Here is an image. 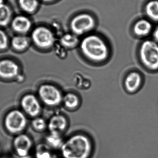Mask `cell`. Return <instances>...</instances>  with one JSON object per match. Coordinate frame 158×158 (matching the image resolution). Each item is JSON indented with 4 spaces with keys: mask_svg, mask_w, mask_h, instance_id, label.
<instances>
[{
    "mask_svg": "<svg viewBox=\"0 0 158 158\" xmlns=\"http://www.w3.org/2000/svg\"><path fill=\"white\" fill-rule=\"evenodd\" d=\"M93 148L92 140L88 136L77 134L64 141L60 150L63 158H90Z\"/></svg>",
    "mask_w": 158,
    "mask_h": 158,
    "instance_id": "obj_1",
    "label": "cell"
},
{
    "mask_svg": "<svg viewBox=\"0 0 158 158\" xmlns=\"http://www.w3.org/2000/svg\"><path fill=\"white\" fill-rule=\"evenodd\" d=\"M80 48L84 55L96 62L105 61L109 55L106 43L97 34H89L80 42Z\"/></svg>",
    "mask_w": 158,
    "mask_h": 158,
    "instance_id": "obj_2",
    "label": "cell"
},
{
    "mask_svg": "<svg viewBox=\"0 0 158 158\" xmlns=\"http://www.w3.org/2000/svg\"><path fill=\"white\" fill-rule=\"evenodd\" d=\"M97 25L96 19L88 12H81L72 17L69 22L71 32L80 37L88 35L95 29Z\"/></svg>",
    "mask_w": 158,
    "mask_h": 158,
    "instance_id": "obj_3",
    "label": "cell"
},
{
    "mask_svg": "<svg viewBox=\"0 0 158 158\" xmlns=\"http://www.w3.org/2000/svg\"><path fill=\"white\" fill-rule=\"evenodd\" d=\"M31 39L35 45L42 49H48L53 46L55 36L49 27L40 25L32 29Z\"/></svg>",
    "mask_w": 158,
    "mask_h": 158,
    "instance_id": "obj_4",
    "label": "cell"
},
{
    "mask_svg": "<svg viewBox=\"0 0 158 158\" xmlns=\"http://www.w3.org/2000/svg\"><path fill=\"white\" fill-rule=\"evenodd\" d=\"M140 55L143 64L151 69H158V44L155 42L147 40L140 48Z\"/></svg>",
    "mask_w": 158,
    "mask_h": 158,
    "instance_id": "obj_5",
    "label": "cell"
},
{
    "mask_svg": "<svg viewBox=\"0 0 158 158\" xmlns=\"http://www.w3.org/2000/svg\"><path fill=\"white\" fill-rule=\"evenodd\" d=\"M27 119L26 116L19 110L10 111L6 117L5 126L8 131L12 134H18L26 128Z\"/></svg>",
    "mask_w": 158,
    "mask_h": 158,
    "instance_id": "obj_6",
    "label": "cell"
},
{
    "mask_svg": "<svg viewBox=\"0 0 158 158\" xmlns=\"http://www.w3.org/2000/svg\"><path fill=\"white\" fill-rule=\"evenodd\" d=\"M39 94L43 103L50 106H58L63 99L60 90L52 85H41L39 89Z\"/></svg>",
    "mask_w": 158,
    "mask_h": 158,
    "instance_id": "obj_7",
    "label": "cell"
},
{
    "mask_svg": "<svg viewBox=\"0 0 158 158\" xmlns=\"http://www.w3.org/2000/svg\"><path fill=\"white\" fill-rule=\"evenodd\" d=\"M13 147L18 156L27 157L28 156L32 147L31 139L27 135H17L13 141Z\"/></svg>",
    "mask_w": 158,
    "mask_h": 158,
    "instance_id": "obj_8",
    "label": "cell"
},
{
    "mask_svg": "<svg viewBox=\"0 0 158 158\" xmlns=\"http://www.w3.org/2000/svg\"><path fill=\"white\" fill-rule=\"evenodd\" d=\"M10 26L15 32L24 35L32 29L33 23L27 15H19L13 17Z\"/></svg>",
    "mask_w": 158,
    "mask_h": 158,
    "instance_id": "obj_9",
    "label": "cell"
},
{
    "mask_svg": "<svg viewBox=\"0 0 158 158\" xmlns=\"http://www.w3.org/2000/svg\"><path fill=\"white\" fill-rule=\"evenodd\" d=\"M21 106L24 111L31 117H36L41 111V106L37 98L32 94L25 96L21 100Z\"/></svg>",
    "mask_w": 158,
    "mask_h": 158,
    "instance_id": "obj_10",
    "label": "cell"
},
{
    "mask_svg": "<svg viewBox=\"0 0 158 158\" xmlns=\"http://www.w3.org/2000/svg\"><path fill=\"white\" fill-rule=\"evenodd\" d=\"M67 124L66 119L64 116L56 115L50 119L47 127L50 133L62 135L66 130Z\"/></svg>",
    "mask_w": 158,
    "mask_h": 158,
    "instance_id": "obj_11",
    "label": "cell"
},
{
    "mask_svg": "<svg viewBox=\"0 0 158 158\" xmlns=\"http://www.w3.org/2000/svg\"><path fill=\"white\" fill-rule=\"evenodd\" d=\"M19 73V67L15 62L10 60L0 61V77L5 79L15 77Z\"/></svg>",
    "mask_w": 158,
    "mask_h": 158,
    "instance_id": "obj_12",
    "label": "cell"
},
{
    "mask_svg": "<svg viewBox=\"0 0 158 158\" xmlns=\"http://www.w3.org/2000/svg\"><path fill=\"white\" fill-rule=\"evenodd\" d=\"M17 3L26 15H32L38 12L41 2L40 0H17Z\"/></svg>",
    "mask_w": 158,
    "mask_h": 158,
    "instance_id": "obj_13",
    "label": "cell"
},
{
    "mask_svg": "<svg viewBox=\"0 0 158 158\" xmlns=\"http://www.w3.org/2000/svg\"><path fill=\"white\" fill-rule=\"evenodd\" d=\"M13 17V10L10 6L6 2L0 4V27L10 25Z\"/></svg>",
    "mask_w": 158,
    "mask_h": 158,
    "instance_id": "obj_14",
    "label": "cell"
},
{
    "mask_svg": "<svg viewBox=\"0 0 158 158\" xmlns=\"http://www.w3.org/2000/svg\"><path fill=\"white\" fill-rule=\"evenodd\" d=\"M152 29V25L149 20L142 19L138 20L133 27L134 33L137 36H145L148 35Z\"/></svg>",
    "mask_w": 158,
    "mask_h": 158,
    "instance_id": "obj_15",
    "label": "cell"
},
{
    "mask_svg": "<svg viewBox=\"0 0 158 158\" xmlns=\"http://www.w3.org/2000/svg\"><path fill=\"white\" fill-rule=\"evenodd\" d=\"M141 82V77L140 75L136 72H132L126 77L124 81V85L128 91L133 92L137 90Z\"/></svg>",
    "mask_w": 158,
    "mask_h": 158,
    "instance_id": "obj_16",
    "label": "cell"
},
{
    "mask_svg": "<svg viewBox=\"0 0 158 158\" xmlns=\"http://www.w3.org/2000/svg\"><path fill=\"white\" fill-rule=\"evenodd\" d=\"M54 150L47 145L45 143L39 144L35 149L36 158H55Z\"/></svg>",
    "mask_w": 158,
    "mask_h": 158,
    "instance_id": "obj_17",
    "label": "cell"
},
{
    "mask_svg": "<svg viewBox=\"0 0 158 158\" xmlns=\"http://www.w3.org/2000/svg\"><path fill=\"white\" fill-rule=\"evenodd\" d=\"M61 45L65 48H72L80 43L78 36L72 32L65 33L60 39Z\"/></svg>",
    "mask_w": 158,
    "mask_h": 158,
    "instance_id": "obj_18",
    "label": "cell"
},
{
    "mask_svg": "<svg viewBox=\"0 0 158 158\" xmlns=\"http://www.w3.org/2000/svg\"><path fill=\"white\" fill-rule=\"evenodd\" d=\"M64 142L62 135H59L50 133L45 138V143L54 150H60Z\"/></svg>",
    "mask_w": 158,
    "mask_h": 158,
    "instance_id": "obj_19",
    "label": "cell"
},
{
    "mask_svg": "<svg viewBox=\"0 0 158 158\" xmlns=\"http://www.w3.org/2000/svg\"><path fill=\"white\" fill-rule=\"evenodd\" d=\"M12 45L15 50L22 51L25 50L28 46L29 40L24 35H18L15 36L12 40Z\"/></svg>",
    "mask_w": 158,
    "mask_h": 158,
    "instance_id": "obj_20",
    "label": "cell"
},
{
    "mask_svg": "<svg viewBox=\"0 0 158 158\" xmlns=\"http://www.w3.org/2000/svg\"><path fill=\"white\" fill-rule=\"evenodd\" d=\"M147 15L154 21H158V0H151L145 7Z\"/></svg>",
    "mask_w": 158,
    "mask_h": 158,
    "instance_id": "obj_21",
    "label": "cell"
},
{
    "mask_svg": "<svg viewBox=\"0 0 158 158\" xmlns=\"http://www.w3.org/2000/svg\"><path fill=\"white\" fill-rule=\"evenodd\" d=\"M63 102L65 106L69 109H74L79 106L80 101L77 95L69 93L63 98Z\"/></svg>",
    "mask_w": 158,
    "mask_h": 158,
    "instance_id": "obj_22",
    "label": "cell"
},
{
    "mask_svg": "<svg viewBox=\"0 0 158 158\" xmlns=\"http://www.w3.org/2000/svg\"><path fill=\"white\" fill-rule=\"evenodd\" d=\"M47 125L45 121L40 118H36L32 122L33 128L37 131H43L46 129Z\"/></svg>",
    "mask_w": 158,
    "mask_h": 158,
    "instance_id": "obj_23",
    "label": "cell"
},
{
    "mask_svg": "<svg viewBox=\"0 0 158 158\" xmlns=\"http://www.w3.org/2000/svg\"><path fill=\"white\" fill-rule=\"evenodd\" d=\"M8 45V38L5 31L0 27V50H4Z\"/></svg>",
    "mask_w": 158,
    "mask_h": 158,
    "instance_id": "obj_24",
    "label": "cell"
},
{
    "mask_svg": "<svg viewBox=\"0 0 158 158\" xmlns=\"http://www.w3.org/2000/svg\"><path fill=\"white\" fill-rule=\"evenodd\" d=\"M41 3L45 4H52L57 2L60 0H40Z\"/></svg>",
    "mask_w": 158,
    "mask_h": 158,
    "instance_id": "obj_25",
    "label": "cell"
},
{
    "mask_svg": "<svg viewBox=\"0 0 158 158\" xmlns=\"http://www.w3.org/2000/svg\"><path fill=\"white\" fill-rule=\"evenodd\" d=\"M154 37L155 40L158 42V27L156 29L154 32Z\"/></svg>",
    "mask_w": 158,
    "mask_h": 158,
    "instance_id": "obj_26",
    "label": "cell"
},
{
    "mask_svg": "<svg viewBox=\"0 0 158 158\" xmlns=\"http://www.w3.org/2000/svg\"><path fill=\"white\" fill-rule=\"evenodd\" d=\"M6 2V0H0V4Z\"/></svg>",
    "mask_w": 158,
    "mask_h": 158,
    "instance_id": "obj_27",
    "label": "cell"
}]
</instances>
